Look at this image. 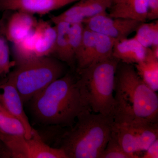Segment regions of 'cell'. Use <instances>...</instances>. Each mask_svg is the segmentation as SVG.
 <instances>
[{
	"mask_svg": "<svg viewBox=\"0 0 158 158\" xmlns=\"http://www.w3.org/2000/svg\"><path fill=\"white\" fill-rule=\"evenodd\" d=\"M114 93L115 122L158 123L157 94L144 83L133 64L118 63Z\"/></svg>",
	"mask_w": 158,
	"mask_h": 158,
	"instance_id": "obj_1",
	"label": "cell"
},
{
	"mask_svg": "<svg viewBox=\"0 0 158 158\" xmlns=\"http://www.w3.org/2000/svg\"><path fill=\"white\" fill-rule=\"evenodd\" d=\"M31 100L34 117L46 125L71 127L80 113L88 110L82 101L77 78L69 73L55 80Z\"/></svg>",
	"mask_w": 158,
	"mask_h": 158,
	"instance_id": "obj_2",
	"label": "cell"
},
{
	"mask_svg": "<svg viewBox=\"0 0 158 158\" xmlns=\"http://www.w3.org/2000/svg\"><path fill=\"white\" fill-rule=\"evenodd\" d=\"M113 116L85 110L74 124L59 138L67 158H101L112 134Z\"/></svg>",
	"mask_w": 158,
	"mask_h": 158,
	"instance_id": "obj_3",
	"label": "cell"
},
{
	"mask_svg": "<svg viewBox=\"0 0 158 158\" xmlns=\"http://www.w3.org/2000/svg\"><path fill=\"white\" fill-rule=\"evenodd\" d=\"M119 62L113 57L77 70L81 97L90 112L113 116L115 75Z\"/></svg>",
	"mask_w": 158,
	"mask_h": 158,
	"instance_id": "obj_4",
	"label": "cell"
},
{
	"mask_svg": "<svg viewBox=\"0 0 158 158\" xmlns=\"http://www.w3.org/2000/svg\"><path fill=\"white\" fill-rule=\"evenodd\" d=\"M14 67L6 79L14 85L23 103L65 74L62 62L49 56L18 62Z\"/></svg>",
	"mask_w": 158,
	"mask_h": 158,
	"instance_id": "obj_5",
	"label": "cell"
},
{
	"mask_svg": "<svg viewBox=\"0 0 158 158\" xmlns=\"http://www.w3.org/2000/svg\"><path fill=\"white\" fill-rule=\"evenodd\" d=\"M112 133L126 152L139 156L138 153L145 151L158 139V123L114 121Z\"/></svg>",
	"mask_w": 158,
	"mask_h": 158,
	"instance_id": "obj_6",
	"label": "cell"
},
{
	"mask_svg": "<svg viewBox=\"0 0 158 158\" xmlns=\"http://www.w3.org/2000/svg\"><path fill=\"white\" fill-rule=\"evenodd\" d=\"M0 140L15 158H67L62 149L49 146L34 130L32 137L10 136L0 133Z\"/></svg>",
	"mask_w": 158,
	"mask_h": 158,
	"instance_id": "obj_7",
	"label": "cell"
},
{
	"mask_svg": "<svg viewBox=\"0 0 158 158\" xmlns=\"http://www.w3.org/2000/svg\"><path fill=\"white\" fill-rule=\"evenodd\" d=\"M141 23L135 20L111 17L105 11L85 19L83 23L94 33L119 40L127 38L129 35L135 32Z\"/></svg>",
	"mask_w": 158,
	"mask_h": 158,
	"instance_id": "obj_8",
	"label": "cell"
},
{
	"mask_svg": "<svg viewBox=\"0 0 158 158\" xmlns=\"http://www.w3.org/2000/svg\"><path fill=\"white\" fill-rule=\"evenodd\" d=\"M22 100L14 85L7 79L0 83V105L17 118L25 130V137H32L34 129L24 112Z\"/></svg>",
	"mask_w": 158,
	"mask_h": 158,
	"instance_id": "obj_9",
	"label": "cell"
},
{
	"mask_svg": "<svg viewBox=\"0 0 158 158\" xmlns=\"http://www.w3.org/2000/svg\"><path fill=\"white\" fill-rule=\"evenodd\" d=\"M79 0H0V11L44 15Z\"/></svg>",
	"mask_w": 158,
	"mask_h": 158,
	"instance_id": "obj_10",
	"label": "cell"
},
{
	"mask_svg": "<svg viewBox=\"0 0 158 158\" xmlns=\"http://www.w3.org/2000/svg\"><path fill=\"white\" fill-rule=\"evenodd\" d=\"M5 25L4 34L6 39L16 44L33 31L37 23L33 15L21 11H15Z\"/></svg>",
	"mask_w": 158,
	"mask_h": 158,
	"instance_id": "obj_11",
	"label": "cell"
},
{
	"mask_svg": "<svg viewBox=\"0 0 158 158\" xmlns=\"http://www.w3.org/2000/svg\"><path fill=\"white\" fill-rule=\"evenodd\" d=\"M149 0H119L109 9L111 17L146 22Z\"/></svg>",
	"mask_w": 158,
	"mask_h": 158,
	"instance_id": "obj_12",
	"label": "cell"
},
{
	"mask_svg": "<svg viewBox=\"0 0 158 158\" xmlns=\"http://www.w3.org/2000/svg\"><path fill=\"white\" fill-rule=\"evenodd\" d=\"M147 49L134 38H126L116 41L113 56L119 62L135 64L144 60Z\"/></svg>",
	"mask_w": 158,
	"mask_h": 158,
	"instance_id": "obj_13",
	"label": "cell"
},
{
	"mask_svg": "<svg viewBox=\"0 0 158 158\" xmlns=\"http://www.w3.org/2000/svg\"><path fill=\"white\" fill-rule=\"evenodd\" d=\"M54 24L56 29L57 37L52 54L61 62H65L70 67H73L76 62L69 42L70 25L62 22Z\"/></svg>",
	"mask_w": 158,
	"mask_h": 158,
	"instance_id": "obj_14",
	"label": "cell"
},
{
	"mask_svg": "<svg viewBox=\"0 0 158 158\" xmlns=\"http://www.w3.org/2000/svg\"><path fill=\"white\" fill-rule=\"evenodd\" d=\"M137 73L153 90H158V59L154 56L150 48H147L144 60L135 64Z\"/></svg>",
	"mask_w": 158,
	"mask_h": 158,
	"instance_id": "obj_15",
	"label": "cell"
},
{
	"mask_svg": "<svg viewBox=\"0 0 158 158\" xmlns=\"http://www.w3.org/2000/svg\"><path fill=\"white\" fill-rule=\"evenodd\" d=\"M73 6L62 13L65 15H76L84 18L92 17L106 11L113 5V0H79Z\"/></svg>",
	"mask_w": 158,
	"mask_h": 158,
	"instance_id": "obj_16",
	"label": "cell"
},
{
	"mask_svg": "<svg viewBox=\"0 0 158 158\" xmlns=\"http://www.w3.org/2000/svg\"><path fill=\"white\" fill-rule=\"evenodd\" d=\"M41 34L37 40L35 50V58L49 56L52 54L56 40L57 32L56 26H51L44 21L39 22Z\"/></svg>",
	"mask_w": 158,
	"mask_h": 158,
	"instance_id": "obj_17",
	"label": "cell"
},
{
	"mask_svg": "<svg viewBox=\"0 0 158 158\" xmlns=\"http://www.w3.org/2000/svg\"><path fill=\"white\" fill-rule=\"evenodd\" d=\"M41 34V28L39 23L31 33L24 39L14 44L15 51L17 61L16 63L27 61L35 58V46Z\"/></svg>",
	"mask_w": 158,
	"mask_h": 158,
	"instance_id": "obj_18",
	"label": "cell"
},
{
	"mask_svg": "<svg viewBox=\"0 0 158 158\" xmlns=\"http://www.w3.org/2000/svg\"><path fill=\"white\" fill-rule=\"evenodd\" d=\"M95 48V33L85 26L81 49L76 60L77 70L86 68L93 63Z\"/></svg>",
	"mask_w": 158,
	"mask_h": 158,
	"instance_id": "obj_19",
	"label": "cell"
},
{
	"mask_svg": "<svg viewBox=\"0 0 158 158\" xmlns=\"http://www.w3.org/2000/svg\"><path fill=\"white\" fill-rule=\"evenodd\" d=\"M134 39L145 48L158 46V21L142 23L136 31Z\"/></svg>",
	"mask_w": 158,
	"mask_h": 158,
	"instance_id": "obj_20",
	"label": "cell"
},
{
	"mask_svg": "<svg viewBox=\"0 0 158 158\" xmlns=\"http://www.w3.org/2000/svg\"><path fill=\"white\" fill-rule=\"evenodd\" d=\"M0 133L10 136H24L22 123L0 105Z\"/></svg>",
	"mask_w": 158,
	"mask_h": 158,
	"instance_id": "obj_21",
	"label": "cell"
},
{
	"mask_svg": "<svg viewBox=\"0 0 158 158\" xmlns=\"http://www.w3.org/2000/svg\"><path fill=\"white\" fill-rule=\"evenodd\" d=\"M95 33V52L92 64L113 58V48L117 41L106 35Z\"/></svg>",
	"mask_w": 158,
	"mask_h": 158,
	"instance_id": "obj_22",
	"label": "cell"
},
{
	"mask_svg": "<svg viewBox=\"0 0 158 158\" xmlns=\"http://www.w3.org/2000/svg\"><path fill=\"white\" fill-rule=\"evenodd\" d=\"M139 156L126 152L118 143L116 137L112 132L101 158H138Z\"/></svg>",
	"mask_w": 158,
	"mask_h": 158,
	"instance_id": "obj_23",
	"label": "cell"
},
{
	"mask_svg": "<svg viewBox=\"0 0 158 158\" xmlns=\"http://www.w3.org/2000/svg\"><path fill=\"white\" fill-rule=\"evenodd\" d=\"M8 41L4 32L0 33V77L9 73L16 64L15 61H10Z\"/></svg>",
	"mask_w": 158,
	"mask_h": 158,
	"instance_id": "obj_24",
	"label": "cell"
},
{
	"mask_svg": "<svg viewBox=\"0 0 158 158\" xmlns=\"http://www.w3.org/2000/svg\"><path fill=\"white\" fill-rule=\"evenodd\" d=\"M85 25L78 23L70 26L69 31V42L75 60L78 57L81 49Z\"/></svg>",
	"mask_w": 158,
	"mask_h": 158,
	"instance_id": "obj_25",
	"label": "cell"
},
{
	"mask_svg": "<svg viewBox=\"0 0 158 158\" xmlns=\"http://www.w3.org/2000/svg\"><path fill=\"white\" fill-rule=\"evenodd\" d=\"M158 19V0H149L147 15V20Z\"/></svg>",
	"mask_w": 158,
	"mask_h": 158,
	"instance_id": "obj_26",
	"label": "cell"
},
{
	"mask_svg": "<svg viewBox=\"0 0 158 158\" xmlns=\"http://www.w3.org/2000/svg\"><path fill=\"white\" fill-rule=\"evenodd\" d=\"M144 153L141 158H158V139L156 140Z\"/></svg>",
	"mask_w": 158,
	"mask_h": 158,
	"instance_id": "obj_27",
	"label": "cell"
},
{
	"mask_svg": "<svg viewBox=\"0 0 158 158\" xmlns=\"http://www.w3.org/2000/svg\"><path fill=\"white\" fill-rule=\"evenodd\" d=\"M4 29H5V25L0 20V33L4 32Z\"/></svg>",
	"mask_w": 158,
	"mask_h": 158,
	"instance_id": "obj_28",
	"label": "cell"
},
{
	"mask_svg": "<svg viewBox=\"0 0 158 158\" xmlns=\"http://www.w3.org/2000/svg\"><path fill=\"white\" fill-rule=\"evenodd\" d=\"M119 0H113V4H115V3H116L117 2H118V1H119Z\"/></svg>",
	"mask_w": 158,
	"mask_h": 158,
	"instance_id": "obj_29",
	"label": "cell"
}]
</instances>
